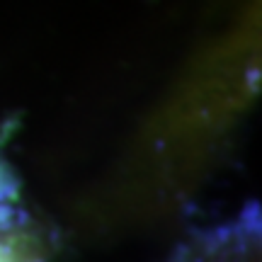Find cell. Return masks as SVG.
<instances>
[{
	"label": "cell",
	"mask_w": 262,
	"mask_h": 262,
	"mask_svg": "<svg viewBox=\"0 0 262 262\" xmlns=\"http://www.w3.org/2000/svg\"><path fill=\"white\" fill-rule=\"evenodd\" d=\"M17 199H19L17 175L12 172V168L5 160L0 158V231L17 226L19 216H17V209H15Z\"/></svg>",
	"instance_id": "obj_1"
}]
</instances>
